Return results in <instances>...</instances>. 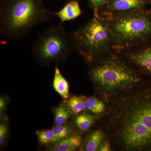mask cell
<instances>
[{"instance_id":"7c38bea8","label":"cell","mask_w":151,"mask_h":151,"mask_svg":"<svg viewBox=\"0 0 151 151\" xmlns=\"http://www.w3.org/2000/svg\"><path fill=\"white\" fill-rule=\"evenodd\" d=\"M98 119L97 116L82 112L76 117L74 123L78 129L82 132H86L90 129Z\"/></svg>"},{"instance_id":"5b68a950","label":"cell","mask_w":151,"mask_h":151,"mask_svg":"<svg viewBox=\"0 0 151 151\" xmlns=\"http://www.w3.org/2000/svg\"><path fill=\"white\" fill-rule=\"evenodd\" d=\"M136 11L117 17L111 23V35L119 45H129L151 35V16Z\"/></svg>"},{"instance_id":"277c9868","label":"cell","mask_w":151,"mask_h":151,"mask_svg":"<svg viewBox=\"0 0 151 151\" xmlns=\"http://www.w3.org/2000/svg\"><path fill=\"white\" fill-rule=\"evenodd\" d=\"M74 47L73 34L61 25L47 28L38 36L32 47L34 56L43 65L65 60Z\"/></svg>"},{"instance_id":"2e32d148","label":"cell","mask_w":151,"mask_h":151,"mask_svg":"<svg viewBox=\"0 0 151 151\" xmlns=\"http://www.w3.org/2000/svg\"><path fill=\"white\" fill-rule=\"evenodd\" d=\"M52 130L54 134L53 143H54L67 137L72 134L73 131L71 127L65 124L56 126Z\"/></svg>"},{"instance_id":"603a6c76","label":"cell","mask_w":151,"mask_h":151,"mask_svg":"<svg viewBox=\"0 0 151 151\" xmlns=\"http://www.w3.org/2000/svg\"><path fill=\"white\" fill-rule=\"evenodd\" d=\"M68 1H70V0H68Z\"/></svg>"},{"instance_id":"8fae6325","label":"cell","mask_w":151,"mask_h":151,"mask_svg":"<svg viewBox=\"0 0 151 151\" xmlns=\"http://www.w3.org/2000/svg\"><path fill=\"white\" fill-rule=\"evenodd\" d=\"M105 133L102 130H97L91 132L84 143V150L97 151L100 145L105 140Z\"/></svg>"},{"instance_id":"9a60e30c","label":"cell","mask_w":151,"mask_h":151,"mask_svg":"<svg viewBox=\"0 0 151 151\" xmlns=\"http://www.w3.org/2000/svg\"><path fill=\"white\" fill-rule=\"evenodd\" d=\"M66 100L65 106L70 113L78 115L86 110L83 96H71Z\"/></svg>"},{"instance_id":"e0dca14e","label":"cell","mask_w":151,"mask_h":151,"mask_svg":"<svg viewBox=\"0 0 151 151\" xmlns=\"http://www.w3.org/2000/svg\"><path fill=\"white\" fill-rule=\"evenodd\" d=\"M70 111L65 106H59L55 111L54 123L56 126L65 124L70 116Z\"/></svg>"},{"instance_id":"30bf717a","label":"cell","mask_w":151,"mask_h":151,"mask_svg":"<svg viewBox=\"0 0 151 151\" xmlns=\"http://www.w3.org/2000/svg\"><path fill=\"white\" fill-rule=\"evenodd\" d=\"M53 87L55 90L62 97L66 100L69 97V84L67 80L61 74L58 67L55 68Z\"/></svg>"},{"instance_id":"7a4b0ae2","label":"cell","mask_w":151,"mask_h":151,"mask_svg":"<svg viewBox=\"0 0 151 151\" xmlns=\"http://www.w3.org/2000/svg\"><path fill=\"white\" fill-rule=\"evenodd\" d=\"M53 13L45 7L43 0H1V34L8 39H21L49 20Z\"/></svg>"},{"instance_id":"9c48e42d","label":"cell","mask_w":151,"mask_h":151,"mask_svg":"<svg viewBox=\"0 0 151 151\" xmlns=\"http://www.w3.org/2000/svg\"><path fill=\"white\" fill-rule=\"evenodd\" d=\"M81 137L78 134H71L67 137L55 143L49 150L52 151H72L81 145Z\"/></svg>"},{"instance_id":"3957f363","label":"cell","mask_w":151,"mask_h":151,"mask_svg":"<svg viewBox=\"0 0 151 151\" xmlns=\"http://www.w3.org/2000/svg\"><path fill=\"white\" fill-rule=\"evenodd\" d=\"M89 75L100 93L108 98L129 91L140 81L133 70L116 60L101 63L90 70Z\"/></svg>"},{"instance_id":"ba28073f","label":"cell","mask_w":151,"mask_h":151,"mask_svg":"<svg viewBox=\"0 0 151 151\" xmlns=\"http://www.w3.org/2000/svg\"><path fill=\"white\" fill-rule=\"evenodd\" d=\"M81 14L80 6L77 0H70L53 15L58 18L60 22L69 21L76 19Z\"/></svg>"},{"instance_id":"5bb4252c","label":"cell","mask_w":151,"mask_h":151,"mask_svg":"<svg viewBox=\"0 0 151 151\" xmlns=\"http://www.w3.org/2000/svg\"><path fill=\"white\" fill-rule=\"evenodd\" d=\"M86 110L96 115L105 112V105L103 101L95 97H86L83 96Z\"/></svg>"},{"instance_id":"d6986e66","label":"cell","mask_w":151,"mask_h":151,"mask_svg":"<svg viewBox=\"0 0 151 151\" xmlns=\"http://www.w3.org/2000/svg\"><path fill=\"white\" fill-rule=\"evenodd\" d=\"M109 0H87L89 6L95 14L105 5L107 4Z\"/></svg>"},{"instance_id":"ac0fdd59","label":"cell","mask_w":151,"mask_h":151,"mask_svg":"<svg viewBox=\"0 0 151 151\" xmlns=\"http://www.w3.org/2000/svg\"><path fill=\"white\" fill-rule=\"evenodd\" d=\"M39 142L42 145H47L53 143L54 134L51 130H43L36 132Z\"/></svg>"},{"instance_id":"4fadbf2b","label":"cell","mask_w":151,"mask_h":151,"mask_svg":"<svg viewBox=\"0 0 151 151\" xmlns=\"http://www.w3.org/2000/svg\"><path fill=\"white\" fill-rule=\"evenodd\" d=\"M131 58L136 64L151 73V48L133 55Z\"/></svg>"},{"instance_id":"7402d4cb","label":"cell","mask_w":151,"mask_h":151,"mask_svg":"<svg viewBox=\"0 0 151 151\" xmlns=\"http://www.w3.org/2000/svg\"><path fill=\"white\" fill-rule=\"evenodd\" d=\"M6 102L5 100L3 98L1 97L0 99V114H1V118L3 117V112L4 110L5 109Z\"/></svg>"},{"instance_id":"ffe728a7","label":"cell","mask_w":151,"mask_h":151,"mask_svg":"<svg viewBox=\"0 0 151 151\" xmlns=\"http://www.w3.org/2000/svg\"><path fill=\"white\" fill-rule=\"evenodd\" d=\"M8 132V127L5 123L0 125V145L2 146L5 141Z\"/></svg>"},{"instance_id":"52a82bcc","label":"cell","mask_w":151,"mask_h":151,"mask_svg":"<svg viewBox=\"0 0 151 151\" xmlns=\"http://www.w3.org/2000/svg\"><path fill=\"white\" fill-rule=\"evenodd\" d=\"M145 4V0H109L107 5L111 12L125 13L140 10Z\"/></svg>"},{"instance_id":"6da1fadb","label":"cell","mask_w":151,"mask_h":151,"mask_svg":"<svg viewBox=\"0 0 151 151\" xmlns=\"http://www.w3.org/2000/svg\"><path fill=\"white\" fill-rule=\"evenodd\" d=\"M111 116L115 139L122 148L151 151V89L130 92L119 98Z\"/></svg>"},{"instance_id":"44dd1931","label":"cell","mask_w":151,"mask_h":151,"mask_svg":"<svg viewBox=\"0 0 151 151\" xmlns=\"http://www.w3.org/2000/svg\"><path fill=\"white\" fill-rule=\"evenodd\" d=\"M111 150V146L110 142L108 141L104 140L100 145L97 151H109Z\"/></svg>"},{"instance_id":"8992f818","label":"cell","mask_w":151,"mask_h":151,"mask_svg":"<svg viewBox=\"0 0 151 151\" xmlns=\"http://www.w3.org/2000/svg\"><path fill=\"white\" fill-rule=\"evenodd\" d=\"M72 34L74 47L89 62L103 50L111 35L110 28L97 16Z\"/></svg>"}]
</instances>
